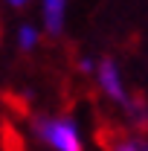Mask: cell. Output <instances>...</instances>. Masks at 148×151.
<instances>
[{"label": "cell", "instance_id": "2", "mask_svg": "<svg viewBox=\"0 0 148 151\" xmlns=\"http://www.w3.org/2000/svg\"><path fill=\"white\" fill-rule=\"evenodd\" d=\"M96 76H99V84H102V90L111 96L116 105H122L125 108V102H128V93L122 90V81H119V73H116V64H113V58H102L99 61V67H96Z\"/></svg>", "mask_w": 148, "mask_h": 151}, {"label": "cell", "instance_id": "5", "mask_svg": "<svg viewBox=\"0 0 148 151\" xmlns=\"http://www.w3.org/2000/svg\"><path fill=\"white\" fill-rule=\"evenodd\" d=\"M0 145H3V151H23V142H20L18 131L9 125V122H0Z\"/></svg>", "mask_w": 148, "mask_h": 151}, {"label": "cell", "instance_id": "3", "mask_svg": "<svg viewBox=\"0 0 148 151\" xmlns=\"http://www.w3.org/2000/svg\"><path fill=\"white\" fill-rule=\"evenodd\" d=\"M125 116H128V122H131L134 131H139V134L148 131V105H145V96L139 93V90L134 96H128V102H125Z\"/></svg>", "mask_w": 148, "mask_h": 151}, {"label": "cell", "instance_id": "7", "mask_svg": "<svg viewBox=\"0 0 148 151\" xmlns=\"http://www.w3.org/2000/svg\"><path fill=\"white\" fill-rule=\"evenodd\" d=\"M137 151H148V142H145V139H139V137H137Z\"/></svg>", "mask_w": 148, "mask_h": 151}, {"label": "cell", "instance_id": "4", "mask_svg": "<svg viewBox=\"0 0 148 151\" xmlns=\"http://www.w3.org/2000/svg\"><path fill=\"white\" fill-rule=\"evenodd\" d=\"M64 6H67V0H44V23H47V32H50L52 38L61 35Z\"/></svg>", "mask_w": 148, "mask_h": 151}, {"label": "cell", "instance_id": "1", "mask_svg": "<svg viewBox=\"0 0 148 151\" xmlns=\"http://www.w3.org/2000/svg\"><path fill=\"white\" fill-rule=\"evenodd\" d=\"M32 125H35V134L41 137V142H47L58 151H81L73 119H67V116H32Z\"/></svg>", "mask_w": 148, "mask_h": 151}, {"label": "cell", "instance_id": "6", "mask_svg": "<svg viewBox=\"0 0 148 151\" xmlns=\"http://www.w3.org/2000/svg\"><path fill=\"white\" fill-rule=\"evenodd\" d=\"M18 41H20V47H23V50H32V47H35V41H38V32L32 29V26H23V29H20V35H18Z\"/></svg>", "mask_w": 148, "mask_h": 151}, {"label": "cell", "instance_id": "8", "mask_svg": "<svg viewBox=\"0 0 148 151\" xmlns=\"http://www.w3.org/2000/svg\"><path fill=\"white\" fill-rule=\"evenodd\" d=\"M9 3H12V6H23L26 0H9Z\"/></svg>", "mask_w": 148, "mask_h": 151}]
</instances>
